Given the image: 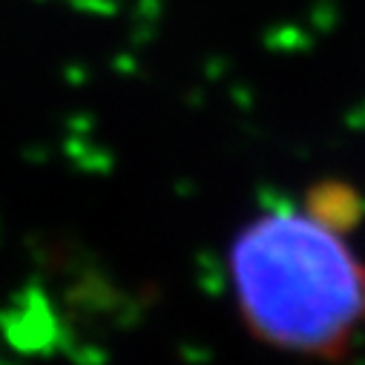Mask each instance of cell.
Segmentation results:
<instances>
[{"label": "cell", "mask_w": 365, "mask_h": 365, "mask_svg": "<svg viewBox=\"0 0 365 365\" xmlns=\"http://www.w3.org/2000/svg\"><path fill=\"white\" fill-rule=\"evenodd\" d=\"M230 277L256 336L336 356L365 331V264L319 205H279L233 242Z\"/></svg>", "instance_id": "cell-1"}]
</instances>
